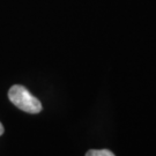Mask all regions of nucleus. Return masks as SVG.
I'll return each mask as SVG.
<instances>
[{"label": "nucleus", "mask_w": 156, "mask_h": 156, "mask_svg": "<svg viewBox=\"0 0 156 156\" xmlns=\"http://www.w3.org/2000/svg\"><path fill=\"white\" fill-rule=\"evenodd\" d=\"M8 98L14 105L27 113H39L42 111V103L30 94L27 88L21 84H14L8 90Z\"/></svg>", "instance_id": "f257e3e1"}, {"label": "nucleus", "mask_w": 156, "mask_h": 156, "mask_svg": "<svg viewBox=\"0 0 156 156\" xmlns=\"http://www.w3.org/2000/svg\"><path fill=\"white\" fill-rule=\"evenodd\" d=\"M86 156H116L109 149H90L86 153Z\"/></svg>", "instance_id": "f03ea898"}, {"label": "nucleus", "mask_w": 156, "mask_h": 156, "mask_svg": "<svg viewBox=\"0 0 156 156\" xmlns=\"http://www.w3.org/2000/svg\"><path fill=\"white\" fill-rule=\"evenodd\" d=\"M4 134V126H2V124L0 123V135H2Z\"/></svg>", "instance_id": "7ed1b4c3"}]
</instances>
